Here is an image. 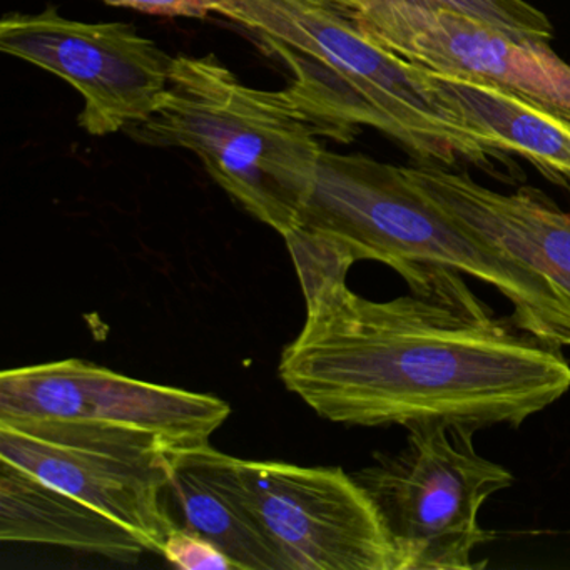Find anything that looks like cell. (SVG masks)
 Masks as SVG:
<instances>
[{"label": "cell", "instance_id": "cell-5", "mask_svg": "<svg viewBox=\"0 0 570 570\" xmlns=\"http://www.w3.org/2000/svg\"><path fill=\"white\" fill-rule=\"evenodd\" d=\"M463 425L409 429L393 455L356 473L379 510L395 550V570H473L476 547L492 533L480 527L487 499L509 489L513 475L473 445Z\"/></svg>", "mask_w": 570, "mask_h": 570}, {"label": "cell", "instance_id": "cell-10", "mask_svg": "<svg viewBox=\"0 0 570 570\" xmlns=\"http://www.w3.org/2000/svg\"><path fill=\"white\" fill-rule=\"evenodd\" d=\"M229 413L228 403L216 396L141 382L76 358L0 375V419L82 420L199 445Z\"/></svg>", "mask_w": 570, "mask_h": 570}, {"label": "cell", "instance_id": "cell-16", "mask_svg": "<svg viewBox=\"0 0 570 570\" xmlns=\"http://www.w3.org/2000/svg\"><path fill=\"white\" fill-rule=\"evenodd\" d=\"M161 556L185 570H238L235 560L213 540L186 527H175L163 543Z\"/></svg>", "mask_w": 570, "mask_h": 570}, {"label": "cell", "instance_id": "cell-3", "mask_svg": "<svg viewBox=\"0 0 570 570\" xmlns=\"http://www.w3.org/2000/svg\"><path fill=\"white\" fill-rule=\"evenodd\" d=\"M295 232L343 249L355 263L373 259L396 273L415 263L465 273L502 293L523 330L550 345L570 346V299L547 276L450 215L405 168L323 149Z\"/></svg>", "mask_w": 570, "mask_h": 570}, {"label": "cell", "instance_id": "cell-17", "mask_svg": "<svg viewBox=\"0 0 570 570\" xmlns=\"http://www.w3.org/2000/svg\"><path fill=\"white\" fill-rule=\"evenodd\" d=\"M112 8L132 9L163 18L206 19L225 11L226 0H105Z\"/></svg>", "mask_w": 570, "mask_h": 570}, {"label": "cell", "instance_id": "cell-8", "mask_svg": "<svg viewBox=\"0 0 570 570\" xmlns=\"http://www.w3.org/2000/svg\"><path fill=\"white\" fill-rule=\"evenodd\" d=\"M288 570H395V550L358 480L333 466L233 459Z\"/></svg>", "mask_w": 570, "mask_h": 570}, {"label": "cell", "instance_id": "cell-6", "mask_svg": "<svg viewBox=\"0 0 570 570\" xmlns=\"http://www.w3.org/2000/svg\"><path fill=\"white\" fill-rule=\"evenodd\" d=\"M131 426L61 419H0V460L89 503L161 553L173 452L185 449Z\"/></svg>", "mask_w": 570, "mask_h": 570}, {"label": "cell", "instance_id": "cell-12", "mask_svg": "<svg viewBox=\"0 0 570 570\" xmlns=\"http://www.w3.org/2000/svg\"><path fill=\"white\" fill-rule=\"evenodd\" d=\"M233 459L209 442L175 450L169 499L186 529L213 540L238 570H288L282 550L249 503Z\"/></svg>", "mask_w": 570, "mask_h": 570}, {"label": "cell", "instance_id": "cell-11", "mask_svg": "<svg viewBox=\"0 0 570 570\" xmlns=\"http://www.w3.org/2000/svg\"><path fill=\"white\" fill-rule=\"evenodd\" d=\"M405 171L450 215L547 276L570 299V213L543 202L532 189L503 195L443 166L420 165Z\"/></svg>", "mask_w": 570, "mask_h": 570}, {"label": "cell", "instance_id": "cell-18", "mask_svg": "<svg viewBox=\"0 0 570 570\" xmlns=\"http://www.w3.org/2000/svg\"><path fill=\"white\" fill-rule=\"evenodd\" d=\"M569 185H570V181H569ZM569 188H570V186H569Z\"/></svg>", "mask_w": 570, "mask_h": 570}, {"label": "cell", "instance_id": "cell-9", "mask_svg": "<svg viewBox=\"0 0 570 570\" xmlns=\"http://www.w3.org/2000/svg\"><path fill=\"white\" fill-rule=\"evenodd\" d=\"M346 19L413 65L499 86L570 121V66L549 42L472 16L409 2L368 6Z\"/></svg>", "mask_w": 570, "mask_h": 570}, {"label": "cell", "instance_id": "cell-1", "mask_svg": "<svg viewBox=\"0 0 570 570\" xmlns=\"http://www.w3.org/2000/svg\"><path fill=\"white\" fill-rule=\"evenodd\" d=\"M306 318L279 379L330 422L358 426H519L570 390L560 346L497 316L443 266L399 273L412 293L372 302L346 285L355 263L286 242Z\"/></svg>", "mask_w": 570, "mask_h": 570}, {"label": "cell", "instance_id": "cell-7", "mask_svg": "<svg viewBox=\"0 0 570 570\" xmlns=\"http://www.w3.org/2000/svg\"><path fill=\"white\" fill-rule=\"evenodd\" d=\"M0 51L68 81L85 99L79 126L88 135L126 131L155 115L169 88L173 59L125 22H81L49 6L8 14Z\"/></svg>", "mask_w": 570, "mask_h": 570}, {"label": "cell", "instance_id": "cell-15", "mask_svg": "<svg viewBox=\"0 0 570 570\" xmlns=\"http://www.w3.org/2000/svg\"><path fill=\"white\" fill-rule=\"evenodd\" d=\"M343 18H350L360 9L382 2H409L426 8L446 9L482 19L515 35L550 42L553 38L552 24L542 11L525 0H323Z\"/></svg>", "mask_w": 570, "mask_h": 570}, {"label": "cell", "instance_id": "cell-2", "mask_svg": "<svg viewBox=\"0 0 570 570\" xmlns=\"http://www.w3.org/2000/svg\"><path fill=\"white\" fill-rule=\"evenodd\" d=\"M222 16L285 59L295 72L289 91L322 135L350 141L370 126L423 165L499 158L443 98L429 69L386 51L323 0H226Z\"/></svg>", "mask_w": 570, "mask_h": 570}, {"label": "cell", "instance_id": "cell-4", "mask_svg": "<svg viewBox=\"0 0 570 570\" xmlns=\"http://www.w3.org/2000/svg\"><path fill=\"white\" fill-rule=\"evenodd\" d=\"M126 135L195 153L245 212L283 238L298 226L323 153L318 126L289 88H252L215 55L173 59L161 105Z\"/></svg>", "mask_w": 570, "mask_h": 570}, {"label": "cell", "instance_id": "cell-14", "mask_svg": "<svg viewBox=\"0 0 570 570\" xmlns=\"http://www.w3.org/2000/svg\"><path fill=\"white\" fill-rule=\"evenodd\" d=\"M430 75L443 98L500 155L517 153L570 181L569 119L489 82Z\"/></svg>", "mask_w": 570, "mask_h": 570}, {"label": "cell", "instance_id": "cell-13", "mask_svg": "<svg viewBox=\"0 0 570 570\" xmlns=\"http://www.w3.org/2000/svg\"><path fill=\"white\" fill-rule=\"evenodd\" d=\"M0 539L45 543L132 562L141 540L95 507L0 460Z\"/></svg>", "mask_w": 570, "mask_h": 570}]
</instances>
